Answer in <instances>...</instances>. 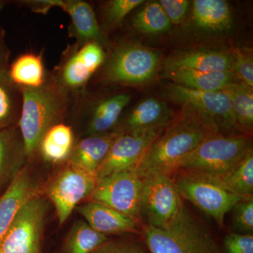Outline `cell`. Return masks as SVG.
I'll use <instances>...</instances> for the list:
<instances>
[{"label": "cell", "instance_id": "obj_1", "mask_svg": "<svg viewBox=\"0 0 253 253\" xmlns=\"http://www.w3.org/2000/svg\"><path fill=\"white\" fill-rule=\"evenodd\" d=\"M215 134L221 133L212 121L184 105V111L150 146L135 168L136 174L142 179L156 174L172 176L184 158Z\"/></svg>", "mask_w": 253, "mask_h": 253}, {"label": "cell", "instance_id": "obj_2", "mask_svg": "<svg viewBox=\"0 0 253 253\" xmlns=\"http://www.w3.org/2000/svg\"><path fill=\"white\" fill-rule=\"evenodd\" d=\"M21 111L17 126L24 144L28 160L38 152L46 131L61 123L69 110V92L54 75H46L42 85L33 89H20Z\"/></svg>", "mask_w": 253, "mask_h": 253}, {"label": "cell", "instance_id": "obj_3", "mask_svg": "<svg viewBox=\"0 0 253 253\" xmlns=\"http://www.w3.org/2000/svg\"><path fill=\"white\" fill-rule=\"evenodd\" d=\"M143 235L150 253H224L212 233L186 208L167 228L145 224Z\"/></svg>", "mask_w": 253, "mask_h": 253}, {"label": "cell", "instance_id": "obj_4", "mask_svg": "<svg viewBox=\"0 0 253 253\" xmlns=\"http://www.w3.org/2000/svg\"><path fill=\"white\" fill-rule=\"evenodd\" d=\"M252 150L251 139L244 134H212L182 160L178 171L210 177L222 175Z\"/></svg>", "mask_w": 253, "mask_h": 253}, {"label": "cell", "instance_id": "obj_5", "mask_svg": "<svg viewBox=\"0 0 253 253\" xmlns=\"http://www.w3.org/2000/svg\"><path fill=\"white\" fill-rule=\"evenodd\" d=\"M48 204L39 194L28 200L16 214L0 245V253H42Z\"/></svg>", "mask_w": 253, "mask_h": 253}, {"label": "cell", "instance_id": "obj_6", "mask_svg": "<svg viewBox=\"0 0 253 253\" xmlns=\"http://www.w3.org/2000/svg\"><path fill=\"white\" fill-rule=\"evenodd\" d=\"M174 184L181 199L212 217L220 227L224 225L226 213L244 199L207 176L184 172Z\"/></svg>", "mask_w": 253, "mask_h": 253}, {"label": "cell", "instance_id": "obj_7", "mask_svg": "<svg viewBox=\"0 0 253 253\" xmlns=\"http://www.w3.org/2000/svg\"><path fill=\"white\" fill-rule=\"evenodd\" d=\"M141 217L146 225L165 229L174 222L184 211L183 199L172 176L156 174L142 179Z\"/></svg>", "mask_w": 253, "mask_h": 253}, {"label": "cell", "instance_id": "obj_8", "mask_svg": "<svg viewBox=\"0 0 253 253\" xmlns=\"http://www.w3.org/2000/svg\"><path fill=\"white\" fill-rule=\"evenodd\" d=\"M158 54L140 44L125 43L113 51L106 64L105 81L123 85L149 81L157 71Z\"/></svg>", "mask_w": 253, "mask_h": 253}, {"label": "cell", "instance_id": "obj_9", "mask_svg": "<svg viewBox=\"0 0 253 253\" xmlns=\"http://www.w3.org/2000/svg\"><path fill=\"white\" fill-rule=\"evenodd\" d=\"M143 180L135 169L123 171L97 179L86 201L113 208L136 221L141 219Z\"/></svg>", "mask_w": 253, "mask_h": 253}, {"label": "cell", "instance_id": "obj_10", "mask_svg": "<svg viewBox=\"0 0 253 253\" xmlns=\"http://www.w3.org/2000/svg\"><path fill=\"white\" fill-rule=\"evenodd\" d=\"M96 182V174L69 163L51 179L46 192L60 224L66 222L82 201L88 199Z\"/></svg>", "mask_w": 253, "mask_h": 253}, {"label": "cell", "instance_id": "obj_11", "mask_svg": "<svg viewBox=\"0 0 253 253\" xmlns=\"http://www.w3.org/2000/svg\"><path fill=\"white\" fill-rule=\"evenodd\" d=\"M168 125L120 132L96 173L97 179L115 173L135 169L150 146Z\"/></svg>", "mask_w": 253, "mask_h": 253}, {"label": "cell", "instance_id": "obj_12", "mask_svg": "<svg viewBox=\"0 0 253 253\" xmlns=\"http://www.w3.org/2000/svg\"><path fill=\"white\" fill-rule=\"evenodd\" d=\"M169 94L172 99L189 106L212 121L221 134L240 130L230 100L222 91H201L178 84H170Z\"/></svg>", "mask_w": 253, "mask_h": 253}, {"label": "cell", "instance_id": "obj_13", "mask_svg": "<svg viewBox=\"0 0 253 253\" xmlns=\"http://www.w3.org/2000/svg\"><path fill=\"white\" fill-rule=\"evenodd\" d=\"M76 210L93 229L105 236L140 234L138 221L104 204L86 201Z\"/></svg>", "mask_w": 253, "mask_h": 253}, {"label": "cell", "instance_id": "obj_14", "mask_svg": "<svg viewBox=\"0 0 253 253\" xmlns=\"http://www.w3.org/2000/svg\"><path fill=\"white\" fill-rule=\"evenodd\" d=\"M38 194V187L23 168L0 196V245L23 205Z\"/></svg>", "mask_w": 253, "mask_h": 253}, {"label": "cell", "instance_id": "obj_15", "mask_svg": "<svg viewBox=\"0 0 253 253\" xmlns=\"http://www.w3.org/2000/svg\"><path fill=\"white\" fill-rule=\"evenodd\" d=\"M119 134L114 131L86 136L75 144L67 163L96 175Z\"/></svg>", "mask_w": 253, "mask_h": 253}, {"label": "cell", "instance_id": "obj_16", "mask_svg": "<svg viewBox=\"0 0 253 253\" xmlns=\"http://www.w3.org/2000/svg\"><path fill=\"white\" fill-rule=\"evenodd\" d=\"M231 52L217 50L201 49L174 55L166 63V71L189 70L199 72H233Z\"/></svg>", "mask_w": 253, "mask_h": 253}, {"label": "cell", "instance_id": "obj_17", "mask_svg": "<svg viewBox=\"0 0 253 253\" xmlns=\"http://www.w3.org/2000/svg\"><path fill=\"white\" fill-rule=\"evenodd\" d=\"M28 159L17 126L0 129V186L9 184Z\"/></svg>", "mask_w": 253, "mask_h": 253}, {"label": "cell", "instance_id": "obj_18", "mask_svg": "<svg viewBox=\"0 0 253 253\" xmlns=\"http://www.w3.org/2000/svg\"><path fill=\"white\" fill-rule=\"evenodd\" d=\"M61 9L71 18L70 33L77 41V45L88 42L99 44L101 28L89 3L83 0H63Z\"/></svg>", "mask_w": 253, "mask_h": 253}, {"label": "cell", "instance_id": "obj_19", "mask_svg": "<svg viewBox=\"0 0 253 253\" xmlns=\"http://www.w3.org/2000/svg\"><path fill=\"white\" fill-rule=\"evenodd\" d=\"M130 99V95L119 93L98 101L89 109L84 131L86 136L109 132L118 123Z\"/></svg>", "mask_w": 253, "mask_h": 253}, {"label": "cell", "instance_id": "obj_20", "mask_svg": "<svg viewBox=\"0 0 253 253\" xmlns=\"http://www.w3.org/2000/svg\"><path fill=\"white\" fill-rule=\"evenodd\" d=\"M165 77L171 80L174 84L201 91H222L232 83L240 82L232 71L199 72L173 70L166 71Z\"/></svg>", "mask_w": 253, "mask_h": 253}, {"label": "cell", "instance_id": "obj_21", "mask_svg": "<svg viewBox=\"0 0 253 253\" xmlns=\"http://www.w3.org/2000/svg\"><path fill=\"white\" fill-rule=\"evenodd\" d=\"M193 18L197 27L210 31H224L232 26V14L224 0H195Z\"/></svg>", "mask_w": 253, "mask_h": 253}, {"label": "cell", "instance_id": "obj_22", "mask_svg": "<svg viewBox=\"0 0 253 253\" xmlns=\"http://www.w3.org/2000/svg\"><path fill=\"white\" fill-rule=\"evenodd\" d=\"M169 118L170 111L166 104L154 98H149L136 105L126 118L124 126L117 131L126 132L166 126L170 122Z\"/></svg>", "mask_w": 253, "mask_h": 253}, {"label": "cell", "instance_id": "obj_23", "mask_svg": "<svg viewBox=\"0 0 253 253\" xmlns=\"http://www.w3.org/2000/svg\"><path fill=\"white\" fill-rule=\"evenodd\" d=\"M75 145L74 133L71 126L63 123L50 127L42 138L39 151L48 162L59 163L67 161Z\"/></svg>", "mask_w": 253, "mask_h": 253}, {"label": "cell", "instance_id": "obj_24", "mask_svg": "<svg viewBox=\"0 0 253 253\" xmlns=\"http://www.w3.org/2000/svg\"><path fill=\"white\" fill-rule=\"evenodd\" d=\"M11 81L19 89H33L42 85L46 73L41 54L26 53L18 56L8 68Z\"/></svg>", "mask_w": 253, "mask_h": 253}, {"label": "cell", "instance_id": "obj_25", "mask_svg": "<svg viewBox=\"0 0 253 253\" xmlns=\"http://www.w3.org/2000/svg\"><path fill=\"white\" fill-rule=\"evenodd\" d=\"M94 73L82 59L76 45L54 75L60 84L71 94L84 89Z\"/></svg>", "mask_w": 253, "mask_h": 253}, {"label": "cell", "instance_id": "obj_26", "mask_svg": "<svg viewBox=\"0 0 253 253\" xmlns=\"http://www.w3.org/2000/svg\"><path fill=\"white\" fill-rule=\"evenodd\" d=\"M228 191L244 199L253 197V151L236 167L222 175L210 177Z\"/></svg>", "mask_w": 253, "mask_h": 253}, {"label": "cell", "instance_id": "obj_27", "mask_svg": "<svg viewBox=\"0 0 253 253\" xmlns=\"http://www.w3.org/2000/svg\"><path fill=\"white\" fill-rule=\"evenodd\" d=\"M21 106V90L11 81L8 68H0V129L16 126Z\"/></svg>", "mask_w": 253, "mask_h": 253}, {"label": "cell", "instance_id": "obj_28", "mask_svg": "<svg viewBox=\"0 0 253 253\" xmlns=\"http://www.w3.org/2000/svg\"><path fill=\"white\" fill-rule=\"evenodd\" d=\"M109 239L93 229L84 220H78L63 243L62 253H91Z\"/></svg>", "mask_w": 253, "mask_h": 253}, {"label": "cell", "instance_id": "obj_29", "mask_svg": "<svg viewBox=\"0 0 253 253\" xmlns=\"http://www.w3.org/2000/svg\"><path fill=\"white\" fill-rule=\"evenodd\" d=\"M228 96L239 129H252L253 124V92L252 88L239 82L222 90Z\"/></svg>", "mask_w": 253, "mask_h": 253}, {"label": "cell", "instance_id": "obj_30", "mask_svg": "<svg viewBox=\"0 0 253 253\" xmlns=\"http://www.w3.org/2000/svg\"><path fill=\"white\" fill-rule=\"evenodd\" d=\"M133 25L138 31L146 34H160L171 27L170 21L158 1L145 5L134 16Z\"/></svg>", "mask_w": 253, "mask_h": 253}, {"label": "cell", "instance_id": "obj_31", "mask_svg": "<svg viewBox=\"0 0 253 253\" xmlns=\"http://www.w3.org/2000/svg\"><path fill=\"white\" fill-rule=\"evenodd\" d=\"M233 60V72L240 82L253 87V55L249 49L236 48L231 51Z\"/></svg>", "mask_w": 253, "mask_h": 253}, {"label": "cell", "instance_id": "obj_32", "mask_svg": "<svg viewBox=\"0 0 253 253\" xmlns=\"http://www.w3.org/2000/svg\"><path fill=\"white\" fill-rule=\"evenodd\" d=\"M148 250L144 241L123 238L109 239L91 253H146Z\"/></svg>", "mask_w": 253, "mask_h": 253}, {"label": "cell", "instance_id": "obj_33", "mask_svg": "<svg viewBox=\"0 0 253 253\" xmlns=\"http://www.w3.org/2000/svg\"><path fill=\"white\" fill-rule=\"evenodd\" d=\"M233 224L240 234H253V197L243 199L233 208Z\"/></svg>", "mask_w": 253, "mask_h": 253}, {"label": "cell", "instance_id": "obj_34", "mask_svg": "<svg viewBox=\"0 0 253 253\" xmlns=\"http://www.w3.org/2000/svg\"><path fill=\"white\" fill-rule=\"evenodd\" d=\"M144 3L143 0H113L106 6V18L112 24H119L132 10Z\"/></svg>", "mask_w": 253, "mask_h": 253}, {"label": "cell", "instance_id": "obj_35", "mask_svg": "<svg viewBox=\"0 0 253 253\" xmlns=\"http://www.w3.org/2000/svg\"><path fill=\"white\" fill-rule=\"evenodd\" d=\"M76 46L82 59L84 60L93 72H96L106 59V55L101 46L96 42L85 43L82 45L76 44Z\"/></svg>", "mask_w": 253, "mask_h": 253}, {"label": "cell", "instance_id": "obj_36", "mask_svg": "<svg viewBox=\"0 0 253 253\" xmlns=\"http://www.w3.org/2000/svg\"><path fill=\"white\" fill-rule=\"evenodd\" d=\"M224 253H253V234L231 233L224 239Z\"/></svg>", "mask_w": 253, "mask_h": 253}, {"label": "cell", "instance_id": "obj_37", "mask_svg": "<svg viewBox=\"0 0 253 253\" xmlns=\"http://www.w3.org/2000/svg\"><path fill=\"white\" fill-rule=\"evenodd\" d=\"M159 3L170 22L173 23H178L182 21L190 5V1L188 0H161Z\"/></svg>", "mask_w": 253, "mask_h": 253}, {"label": "cell", "instance_id": "obj_38", "mask_svg": "<svg viewBox=\"0 0 253 253\" xmlns=\"http://www.w3.org/2000/svg\"><path fill=\"white\" fill-rule=\"evenodd\" d=\"M63 1V0H28L21 2L33 12L46 14L52 8L59 7L61 9Z\"/></svg>", "mask_w": 253, "mask_h": 253}, {"label": "cell", "instance_id": "obj_39", "mask_svg": "<svg viewBox=\"0 0 253 253\" xmlns=\"http://www.w3.org/2000/svg\"><path fill=\"white\" fill-rule=\"evenodd\" d=\"M11 51L5 41L4 30L0 26V68H9Z\"/></svg>", "mask_w": 253, "mask_h": 253}, {"label": "cell", "instance_id": "obj_40", "mask_svg": "<svg viewBox=\"0 0 253 253\" xmlns=\"http://www.w3.org/2000/svg\"><path fill=\"white\" fill-rule=\"evenodd\" d=\"M5 4H6L5 1H0V12H1V10H2L3 7H4Z\"/></svg>", "mask_w": 253, "mask_h": 253}]
</instances>
